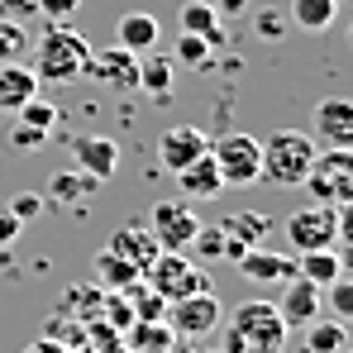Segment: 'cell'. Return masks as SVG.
<instances>
[{
  "instance_id": "obj_1",
  "label": "cell",
  "mask_w": 353,
  "mask_h": 353,
  "mask_svg": "<svg viewBox=\"0 0 353 353\" xmlns=\"http://www.w3.org/2000/svg\"><path fill=\"white\" fill-rule=\"evenodd\" d=\"M91 53L96 48L86 43V34H77L67 19L48 24L43 39L34 43V77H39V86H72L77 77H86Z\"/></svg>"
},
{
  "instance_id": "obj_36",
  "label": "cell",
  "mask_w": 353,
  "mask_h": 353,
  "mask_svg": "<svg viewBox=\"0 0 353 353\" xmlns=\"http://www.w3.org/2000/svg\"><path fill=\"white\" fill-rule=\"evenodd\" d=\"M77 5H81V0H39V14H48L53 24H62L67 14H77Z\"/></svg>"
},
{
  "instance_id": "obj_13",
  "label": "cell",
  "mask_w": 353,
  "mask_h": 353,
  "mask_svg": "<svg viewBox=\"0 0 353 353\" xmlns=\"http://www.w3.org/2000/svg\"><path fill=\"white\" fill-rule=\"evenodd\" d=\"M86 77L101 81V86H110V91H134V86H139V53H124V48L91 53Z\"/></svg>"
},
{
  "instance_id": "obj_7",
  "label": "cell",
  "mask_w": 353,
  "mask_h": 353,
  "mask_svg": "<svg viewBox=\"0 0 353 353\" xmlns=\"http://www.w3.org/2000/svg\"><path fill=\"white\" fill-rule=\"evenodd\" d=\"M282 234H287V243H292V253L334 248V243H339V205H320V201L301 205V210H292V215H287Z\"/></svg>"
},
{
  "instance_id": "obj_17",
  "label": "cell",
  "mask_w": 353,
  "mask_h": 353,
  "mask_svg": "<svg viewBox=\"0 0 353 353\" xmlns=\"http://www.w3.org/2000/svg\"><path fill=\"white\" fill-rule=\"evenodd\" d=\"M176 176V191H181V201H215L220 191H225V181H220V168H215V158L210 153H201L196 163H186Z\"/></svg>"
},
{
  "instance_id": "obj_25",
  "label": "cell",
  "mask_w": 353,
  "mask_h": 353,
  "mask_svg": "<svg viewBox=\"0 0 353 353\" xmlns=\"http://www.w3.org/2000/svg\"><path fill=\"white\" fill-rule=\"evenodd\" d=\"M344 349H349L344 320H310L305 325V353H344Z\"/></svg>"
},
{
  "instance_id": "obj_2",
  "label": "cell",
  "mask_w": 353,
  "mask_h": 353,
  "mask_svg": "<svg viewBox=\"0 0 353 353\" xmlns=\"http://www.w3.org/2000/svg\"><path fill=\"white\" fill-rule=\"evenodd\" d=\"M282 344H287V325L272 301H243L234 310L225 353H282Z\"/></svg>"
},
{
  "instance_id": "obj_15",
  "label": "cell",
  "mask_w": 353,
  "mask_h": 353,
  "mask_svg": "<svg viewBox=\"0 0 353 353\" xmlns=\"http://www.w3.org/2000/svg\"><path fill=\"white\" fill-rule=\"evenodd\" d=\"M158 39H163V29H158V14H148V10H124L115 19V48L124 53H153L158 48Z\"/></svg>"
},
{
  "instance_id": "obj_10",
  "label": "cell",
  "mask_w": 353,
  "mask_h": 353,
  "mask_svg": "<svg viewBox=\"0 0 353 353\" xmlns=\"http://www.w3.org/2000/svg\"><path fill=\"white\" fill-rule=\"evenodd\" d=\"M201 153H210V139L201 124H172L158 139V168L163 172H181L186 163H196Z\"/></svg>"
},
{
  "instance_id": "obj_19",
  "label": "cell",
  "mask_w": 353,
  "mask_h": 353,
  "mask_svg": "<svg viewBox=\"0 0 353 353\" xmlns=\"http://www.w3.org/2000/svg\"><path fill=\"white\" fill-rule=\"evenodd\" d=\"M344 272H349V263H344L339 248H310V253H296V277L315 282L320 292H325L334 277H344Z\"/></svg>"
},
{
  "instance_id": "obj_26",
  "label": "cell",
  "mask_w": 353,
  "mask_h": 353,
  "mask_svg": "<svg viewBox=\"0 0 353 353\" xmlns=\"http://www.w3.org/2000/svg\"><path fill=\"white\" fill-rule=\"evenodd\" d=\"M96 186H101L96 176H86L81 168H72V172H58V176H53L48 196H53V205H77V201H86Z\"/></svg>"
},
{
  "instance_id": "obj_23",
  "label": "cell",
  "mask_w": 353,
  "mask_h": 353,
  "mask_svg": "<svg viewBox=\"0 0 353 353\" xmlns=\"http://www.w3.org/2000/svg\"><path fill=\"white\" fill-rule=\"evenodd\" d=\"M181 29H186V34H201L205 43H225L220 10H215L210 0H186V5H181Z\"/></svg>"
},
{
  "instance_id": "obj_30",
  "label": "cell",
  "mask_w": 353,
  "mask_h": 353,
  "mask_svg": "<svg viewBox=\"0 0 353 353\" xmlns=\"http://www.w3.org/2000/svg\"><path fill=\"white\" fill-rule=\"evenodd\" d=\"M5 210H10L19 225H29V220H39V215L48 210V196H39V191H19V196L5 201Z\"/></svg>"
},
{
  "instance_id": "obj_24",
  "label": "cell",
  "mask_w": 353,
  "mask_h": 353,
  "mask_svg": "<svg viewBox=\"0 0 353 353\" xmlns=\"http://www.w3.org/2000/svg\"><path fill=\"white\" fill-rule=\"evenodd\" d=\"M287 14H292L296 29H305V34H325V29L334 24V14H339V0H292Z\"/></svg>"
},
{
  "instance_id": "obj_31",
  "label": "cell",
  "mask_w": 353,
  "mask_h": 353,
  "mask_svg": "<svg viewBox=\"0 0 353 353\" xmlns=\"http://www.w3.org/2000/svg\"><path fill=\"white\" fill-rule=\"evenodd\" d=\"M320 296L330 301L334 320H349V315H353V282H349V272H344V277H334V282H330V287H325Z\"/></svg>"
},
{
  "instance_id": "obj_33",
  "label": "cell",
  "mask_w": 353,
  "mask_h": 353,
  "mask_svg": "<svg viewBox=\"0 0 353 353\" xmlns=\"http://www.w3.org/2000/svg\"><path fill=\"white\" fill-rule=\"evenodd\" d=\"M29 48V34H24V24H14V19H0V62H14L19 53Z\"/></svg>"
},
{
  "instance_id": "obj_8",
  "label": "cell",
  "mask_w": 353,
  "mask_h": 353,
  "mask_svg": "<svg viewBox=\"0 0 353 353\" xmlns=\"http://www.w3.org/2000/svg\"><path fill=\"white\" fill-rule=\"evenodd\" d=\"M201 230V220H196V210H191V201H158L153 205V215H148V234L158 239V248H172V253H186L191 248V239Z\"/></svg>"
},
{
  "instance_id": "obj_27",
  "label": "cell",
  "mask_w": 353,
  "mask_h": 353,
  "mask_svg": "<svg viewBox=\"0 0 353 353\" xmlns=\"http://www.w3.org/2000/svg\"><path fill=\"white\" fill-rule=\"evenodd\" d=\"M220 230H225L230 239H239V243H248V248H253V243H263V239H268L272 220H268V215H253V210H248V215H230V220H225Z\"/></svg>"
},
{
  "instance_id": "obj_16",
  "label": "cell",
  "mask_w": 353,
  "mask_h": 353,
  "mask_svg": "<svg viewBox=\"0 0 353 353\" xmlns=\"http://www.w3.org/2000/svg\"><path fill=\"white\" fill-rule=\"evenodd\" d=\"M72 158H77V168H81L86 176L110 181L115 168H119V143H115V139H105V134H86V139L72 143Z\"/></svg>"
},
{
  "instance_id": "obj_39",
  "label": "cell",
  "mask_w": 353,
  "mask_h": 353,
  "mask_svg": "<svg viewBox=\"0 0 353 353\" xmlns=\"http://www.w3.org/2000/svg\"><path fill=\"white\" fill-rule=\"evenodd\" d=\"M243 5H248V0H215V10H225V14H239Z\"/></svg>"
},
{
  "instance_id": "obj_14",
  "label": "cell",
  "mask_w": 353,
  "mask_h": 353,
  "mask_svg": "<svg viewBox=\"0 0 353 353\" xmlns=\"http://www.w3.org/2000/svg\"><path fill=\"white\" fill-rule=\"evenodd\" d=\"M239 272H243L253 287H277V282H292V277H296V253L248 248V253L239 258Z\"/></svg>"
},
{
  "instance_id": "obj_21",
  "label": "cell",
  "mask_w": 353,
  "mask_h": 353,
  "mask_svg": "<svg viewBox=\"0 0 353 353\" xmlns=\"http://www.w3.org/2000/svg\"><path fill=\"white\" fill-rule=\"evenodd\" d=\"M172 77H176V62L172 58H139V86L134 91H143L148 101H172Z\"/></svg>"
},
{
  "instance_id": "obj_5",
  "label": "cell",
  "mask_w": 353,
  "mask_h": 353,
  "mask_svg": "<svg viewBox=\"0 0 353 353\" xmlns=\"http://www.w3.org/2000/svg\"><path fill=\"white\" fill-rule=\"evenodd\" d=\"M148 287L158 301H181V296H196V292H210V277L186 258V253H172V248H158V258L148 263Z\"/></svg>"
},
{
  "instance_id": "obj_32",
  "label": "cell",
  "mask_w": 353,
  "mask_h": 353,
  "mask_svg": "<svg viewBox=\"0 0 353 353\" xmlns=\"http://www.w3.org/2000/svg\"><path fill=\"white\" fill-rule=\"evenodd\" d=\"M5 139H10V148H14V153H39V148H43L53 134H48V129H34V124H19V119H14V129H10Z\"/></svg>"
},
{
  "instance_id": "obj_34",
  "label": "cell",
  "mask_w": 353,
  "mask_h": 353,
  "mask_svg": "<svg viewBox=\"0 0 353 353\" xmlns=\"http://www.w3.org/2000/svg\"><path fill=\"white\" fill-rule=\"evenodd\" d=\"M253 34H258L263 43H272V39L287 34V19H277V10H258V14H253Z\"/></svg>"
},
{
  "instance_id": "obj_9",
  "label": "cell",
  "mask_w": 353,
  "mask_h": 353,
  "mask_svg": "<svg viewBox=\"0 0 353 353\" xmlns=\"http://www.w3.org/2000/svg\"><path fill=\"white\" fill-rule=\"evenodd\" d=\"M220 325V301L215 292H196V296H181V301H168V330L176 339H205L215 334Z\"/></svg>"
},
{
  "instance_id": "obj_35",
  "label": "cell",
  "mask_w": 353,
  "mask_h": 353,
  "mask_svg": "<svg viewBox=\"0 0 353 353\" xmlns=\"http://www.w3.org/2000/svg\"><path fill=\"white\" fill-rule=\"evenodd\" d=\"M39 14V0H0V19H14V24H29Z\"/></svg>"
},
{
  "instance_id": "obj_22",
  "label": "cell",
  "mask_w": 353,
  "mask_h": 353,
  "mask_svg": "<svg viewBox=\"0 0 353 353\" xmlns=\"http://www.w3.org/2000/svg\"><path fill=\"white\" fill-rule=\"evenodd\" d=\"M96 282H101L105 292H129V287H139V282H143V272H139L134 263H124L119 253L101 248V253H96Z\"/></svg>"
},
{
  "instance_id": "obj_29",
  "label": "cell",
  "mask_w": 353,
  "mask_h": 353,
  "mask_svg": "<svg viewBox=\"0 0 353 353\" xmlns=\"http://www.w3.org/2000/svg\"><path fill=\"white\" fill-rule=\"evenodd\" d=\"M14 115H19V124H34V129H48V134L58 129V105H53V101H43V96H29Z\"/></svg>"
},
{
  "instance_id": "obj_4",
  "label": "cell",
  "mask_w": 353,
  "mask_h": 353,
  "mask_svg": "<svg viewBox=\"0 0 353 353\" xmlns=\"http://www.w3.org/2000/svg\"><path fill=\"white\" fill-rule=\"evenodd\" d=\"M301 186L320 205H349L353 201V148H320Z\"/></svg>"
},
{
  "instance_id": "obj_6",
  "label": "cell",
  "mask_w": 353,
  "mask_h": 353,
  "mask_svg": "<svg viewBox=\"0 0 353 353\" xmlns=\"http://www.w3.org/2000/svg\"><path fill=\"white\" fill-rule=\"evenodd\" d=\"M210 158L220 168V181L225 186H253L258 172H263V143L243 129H230L210 143Z\"/></svg>"
},
{
  "instance_id": "obj_11",
  "label": "cell",
  "mask_w": 353,
  "mask_h": 353,
  "mask_svg": "<svg viewBox=\"0 0 353 353\" xmlns=\"http://www.w3.org/2000/svg\"><path fill=\"white\" fill-rule=\"evenodd\" d=\"M310 129L325 148H353V101L349 96H325L310 115Z\"/></svg>"
},
{
  "instance_id": "obj_40",
  "label": "cell",
  "mask_w": 353,
  "mask_h": 353,
  "mask_svg": "<svg viewBox=\"0 0 353 353\" xmlns=\"http://www.w3.org/2000/svg\"><path fill=\"white\" fill-rule=\"evenodd\" d=\"M344 353H349V349H344Z\"/></svg>"
},
{
  "instance_id": "obj_38",
  "label": "cell",
  "mask_w": 353,
  "mask_h": 353,
  "mask_svg": "<svg viewBox=\"0 0 353 353\" xmlns=\"http://www.w3.org/2000/svg\"><path fill=\"white\" fill-rule=\"evenodd\" d=\"M24 353H67V349H62V344H53V339H34Z\"/></svg>"
},
{
  "instance_id": "obj_18",
  "label": "cell",
  "mask_w": 353,
  "mask_h": 353,
  "mask_svg": "<svg viewBox=\"0 0 353 353\" xmlns=\"http://www.w3.org/2000/svg\"><path fill=\"white\" fill-rule=\"evenodd\" d=\"M39 91H43V86H39V77H34L29 62H19V58L0 62V110L14 115V110H19L29 96H39Z\"/></svg>"
},
{
  "instance_id": "obj_28",
  "label": "cell",
  "mask_w": 353,
  "mask_h": 353,
  "mask_svg": "<svg viewBox=\"0 0 353 353\" xmlns=\"http://www.w3.org/2000/svg\"><path fill=\"white\" fill-rule=\"evenodd\" d=\"M172 62H176V67H196V72H201V67H210V62H215V43H205L201 34H186V29H181Z\"/></svg>"
},
{
  "instance_id": "obj_37",
  "label": "cell",
  "mask_w": 353,
  "mask_h": 353,
  "mask_svg": "<svg viewBox=\"0 0 353 353\" xmlns=\"http://www.w3.org/2000/svg\"><path fill=\"white\" fill-rule=\"evenodd\" d=\"M19 230H24V225H19V220H14V215L0 205V248H10V243L19 239Z\"/></svg>"
},
{
  "instance_id": "obj_12",
  "label": "cell",
  "mask_w": 353,
  "mask_h": 353,
  "mask_svg": "<svg viewBox=\"0 0 353 353\" xmlns=\"http://www.w3.org/2000/svg\"><path fill=\"white\" fill-rule=\"evenodd\" d=\"M272 305H277V315H282V325H287V330H305L310 320H320L325 296H320V287H315V282L292 277V282H282V296H277Z\"/></svg>"
},
{
  "instance_id": "obj_20",
  "label": "cell",
  "mask_w": 353,
  "mask_h": 353,
  "mask_svg": "<svg viewBox=\"0 0 353 353\" xmlns=\"http://www.w3.org/2000/svg\"><path fill=\"white\" fill-rule=\"evenodd\" d=\"M105 248H110V253H119L124 263H134L139 272H148V263L158 258V239L148 234V225H124V230H119Z\"/></svg>"
},
{
  "instance_id": "obj_3",
  "label": "cell",
  "mask_w": 353,
  "mask_h": 353,
  "mask_svg": "<svg viewBox=\"0 0 353 353\" xmlns=\"http://www.w3.org/2000/svg\"><path fill=\"white\" fill-rule=\"evenodd\" d=\"M315 139L301 134V129H277L268 143H263V172L258 181H272V186H301L310 163H315Z\"/></svg>"
}]
</instances>
